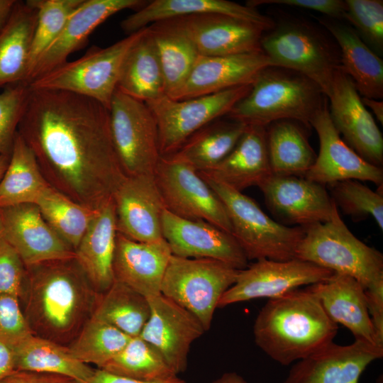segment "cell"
I'll list each match as a JSON object with an SVG mask.
<instances>
[{"mask_svg":"<svg viewBox=\"0 0 383 383\" xmlns=\"http://www.w3.org/2000/svg\"><path fill=\"white\" fill-rule=\"evenodd\" d=\"M30 94L26 82L7 85L0 92V155H11Z\"/></svg>","mask_w":383,"mask_h":383,"instance_id":"obj_44","label":"cell"},{"mask_svg":"<svg viewBox=\"0 0 383 383\" xmlns=\"http://www.w3.org/2000/svg\"><path fill=\"white\" fill-rule=\"evenodd\" d=\"M27 280L26 267L13 248L0 239V294L22 299Z\"/></svg>","mask_w":383,"mask_h":383,"instance_id":"obj_47","label":"cell"},{"mask_svg":"<svg viewBox=\"0 0 383 383\" xmlns=\"http://www.w3.org/2000/svg\"><path fill=\"white\" fill-rule=\"evenodd\" d=\"M145 28L106 48L91 47L81 57L67 61L30 82V89L73 93L95 100L109 109L123 60Z\"/></svg>","mask_w":383,"mask_h":383,"instance_id":"obj_8","label":"cell"},{"mask_svg":"<svg viewBox=\"0 0 383 383\" xmlns=\"http://www.w3.org/2000/svg\"><path fill=\"white\" fill-rule=\"evenodd\" d=\"M131 338L112 325L91 315L67 347L76 359L100 369L113 358Z\"/></svg>","mask_w":383,"mask_h":383,"instance_id":"obj_40","label":"cell"},{"mask_svg":"<svg viewBox=\"0 0 383 383\" xmlns=\"http://www.w3.org/2000/svg\"><path fill=\"white\" fill-rule=\"evenodd\" d=\"M117 89L145 103L166 95L161 65L148 27L123 60Z\"/></svg>","mask_w":383,"mask_h":383,"instance_id":"obj_32","label":"cell"},{"mask_svg":"<svg viewBox=\"0 0 383 383\" xmlns=\"http://www.w3.org/2000/svg\"><path fill=\"white\" fill-rule=\"evenodd\" d=\"M161 65L165 94L170 97L188 77L199 54L193 43L165 21L148 26Z\"/></svg>","mask_w":383,"mask_h":383,"instance_id":"obj_37","label":"cell"},{"mask_svg":"<svg viewBox=\"0 0 383 383\" xmlns=\"http://www.w3.org/2000/svg\"><path fill=\"white\" fill-rule=\"evenodd\" d=\"M264 4H276L315 11L325 16L342 21L347 9L342 0H250L246 6L256 8Z\"/></svg>","mask_w":383,"mask_h":383,"instance_id":"obj_48","label":"cell"},{"mask_svg":"<svg viewBox=\"0 0 383 383\" xmlns=\"http://www.w3.org/2000/svg\"><path fill=\"white\" fill-rule=\"evenodd\" d=\"M150 313L146 297L114 280L106 292L99 294L92 315L133 338L140 335Z\"/></svg>","mask_w":383,"mask_h":383,"instance_id":"obj_38","label":"cell"},{"mask_svg":"<svg viewBox=\"0 0 383 383\" xmlns=\"http://www.w3.org/2000/svg\"><path fill=\"white\" fill-rule=\"evenodd\" d=\"M328 185L333 201L345 214L357 219L370 216L383 230L382 191L374 192L355 179L336 182Z\"/></svg>","mask_w":383,"mask_h":383,"instance_id":"obj_43","label":"cell"},{"mask_svg":"<svg viewBox=\"0 0 383 383\" xmlns=\"http://www.w3.org/2000/svg\"><path fill=\"white\" fill-rule=\"evenodd\" d=\"M272 66L262 52L225 56L199 55L188 77L170 98L184 100L251 84L264 68Z\"/></svg>","mask_w":383,"mask_h":383,"instance_id":"obj_23","label":"cell"},{"mask_svg":"<svg viewBox=\"0 0 383 383\" xmlns=\"http://www.w3.org/2000/svg\"><path fill=\"white\" fill-rule=\"evenodd\" d=\"M251 84L188 99L165 95L146 102L157 123L161 157L174 154L198 131L226 116Z\"/></svg>","mask_w":383,"mask_h":383,"instance_id":"obj_11","label":"cell"},{"mask_svg":"<svg viewBox=\"0 0 383 383\" xmlns=\"http://www.w3.org/2000/svg\"><path fill=\"white\" fill-rule=\"evenodd\" d=\"M162 230L173 255L216 260L239 270L248 265V258L232 234L207 221L183 218L165 209Z\"/></svg>","mask_w":383,"mask_h":383,"instance_id":"obj_19","label":"cell"},{"mask_svg":"<svg viewBox=\"0 0 383 383\" xmlns=\"http://www.w3.org/2000/svg\"><path fill=\"white\" fill-rule=\"evenodd\" d=\"M382 356L383 347L364 340L347 345L332 341L296 362L283 383H358L366 367Z\"/></svg>","mask_w":383,"mask_h":383,"instance_id":"obj_20","label":"cell"},{"mask_svg":"<svg viewBox=\"0 0 383 383\" xmlns=\"http://www.w3.org/2000/svg\"><path fill=\"white\" fill-rule=\"evenodd\" d=\"M18 133L48 184L87 208L99 209L126 177L113 143L109 109L95 100L30 89Z\"/></svg>","mask_w":383,"mask_h":383,"instance_id":"obj_1","label":"cell"},{"mask_svg":"<svg viewBox=\"0 0 383 383\" xmlns=\"http://www.w3.org/2000/svg\"><path fill=\"white\" fill-rule=\"evenodd\" d=\"M311 126L318 136L319 153L303 177L323 185L355 179L382 187V168L365 160L341 138L332 123L327 97Z\"/></svg>","mask_w":383,"mask_h":383,"instance_id":"obj_17","label":"cell"},{"mask_svg":"<svg viewBox=\"0 0 383 383\" xmlns=\"http://www.w3.org/2000/svg\"><path fill=\"white\" fill-rule=\"evenodd\" d=\"M344 19L377 54L383 52V1L346 0Z\"/></svg>","mask_w":383,"mask_h":383,"instance_id":"obj_45","label":"cell"},{"mask_svg":"<svg viewBox=\"0 0 383 383\" xmlns=\"http://www.w3.org/2000/svg\"><path fill=\"white\" fill-rule=\"evenodd\" d=\"M199 13H221L256 24L266 31L273 19L255 8L227 0H153L128 16L121 23L128 35L148 26L165 20Z\"/></svg>","mask_w":383,"mask_h":383,"instance_id":"obj_28","label":"cell"},{"mask_svg":"<svg viewBox=\"0 0 383 383\" xmlns=\"http://www.w3.org/2000/svg\"><path fill=\"white\" fill-rule=\"evenodd\" d=\"M246 127L228 118L217 119L192 135L169 156L187 163L199 172H207L231 152Z\"/></svg>","mask_w":383,"mask_h":383,"instance_id":"obj_34","label":"cell"},{"mask_svg":"<svg viewBox=\"0 0 383 383\" xmlns=\"http://www.w3.org/2000/svg\"><path fill=\"white\" fill-rule=\"evenodd\" d=\"M109 111L113 143L125 176L154 174L161 155L157 123L147 104L117 89Z\"/></svg>","mask_w":383,"mask_h":383,"instance_id":"obj_10","label":"cell"},{"mask_svg":"<svg viewBox=\"0 0 383 383\" xmlns=\"http://www.w3.org/2000/svg\"><path fill=\"white\" fill-rule=\"evenodd\" d=\"M37 10L28 1H16L0 28V88L26 82Z\"/></svg>","mask_w":383,"mask_h":383,"instance_id":"obj_31","label":"cell"},{"mask_svg":"<svg viewBox=\"0 0 383 383\" xmlns=\"http://www.w3.org/2000/svg\"><path fill=\"white\" fill-rule=\"evenodd\" d=\"M148 301L150 316L139 336L162 355L177 375L187 369L192 344L206 331L195 316L162 294Z\"/></svg>","mask_w":383,"mask_h":383,"instance_id":"obj_16","label":"cell"},{"mask_svg":"<svg viewBox=\"0 0 383 383\" xmlns=\"http://www.w3.org/2000/svg\"><path fill=\"white\" fill-rule=\"evenodd\" d=\"M238 272L216 260L172 255L162 279L161 294L195 316L206 331L221 298L234 284Z\"/></svg>","mask_w":383,"mask_h":383,"instance_id":"obj_9","label":"cell"},{"mask_svg":"<svg viewBox=\"0 0 383 383\" xmlns=\"http://www.w3.org/2000/svg\"><path fill=\"white\" fill-rule=\"evenodd\" d=\"M117 233L138 242L163 239L165 207L154 174L126 177L113 196Z\"/></svg>","mask_w":383,"mask_h":383,"instance_id":"obj_21","label":"cell"},{"mask_svg":"<svg viewBox=\"0 0 383 383\" xmlns=\"http://www.w3.org/2000/svg\"><path fill=\"white\" fill-rule=\"evenodd\" d=\"M334 272L307 261L255 260L239 270L234 284L223 294L218 308L259 298L274 299L303 286L330 278Z\"/></svg>","mask_w":383,"mask_h":383,"instance_id":"obj_13","label":"cell"},{"mask_svg":"<svg viewBox=\"0 0 383 383\" xmlns=\"http://www.w3.org/2000/svg\"><path fill=\"white\" fill-rule=\"evenodd\" d=\"M147 2L142 0H84L70 17L59 36L38 58L28 84L66 62L72 53L87 44L91 33L107 18L122 10H138Z\"/></svg>","mask_w":383,"mask_h":383,"instance_id":"obj_24","label":"cell"},{"mask_svg":"<svg viewBox=\"0 0 383 383\" xmlns=\"http://www.w3.org/2000/svg\"><path fill=\"white\" fill-rule=\"evenodd\" d=\"M32 334L19 298L0 294V340L14 348Z\"/></svg>","mask_w":383,"mask_h":383,"instance_id":"obj_46","label":"cell"},{"mask_svg":"<svg viewBox=\"0 0 383 383\" xmlns=\"http://www.w3.org/2000/svg\"><path fill=\"white\" fill-rule=\"evenodd\" d=\"M16 370L13 348L0 340V382Z\"/></svg>","mask_w":383,"mask_h":383,"instance_id":"obj_51","label":"cell"},{"mask_svg":"<svg viewBox=\"0 0 383 383\" xmlns=\"http://www.w3.org/2000/svg\"><path fill=\"white\" fill-rule=\"evenodd\" d=\"M84 0H28L37 10L28 65L29 76L40 55L51 45Z\"/></svg>","mask_w":383,"mask_h":383,"instance_id":"obj_42","label":"cell"},{"mask_svg":"<svg viewBox=\"0 0 383 383\" xmlns=\"http://www.w3.org/2000/svg\"><path fill=\"white\" fill-rule=\"evenodd\" d=\"M305 127L289 119L266 127V140L272 174L304 176L314 163L316 155L307 138Z\"/></svg>","mask_w":383,"mask_h":383,"instance_id":"obj_33","label":"cell"},{"mask_svg":"<svg viewBox=\"0 0 383 383\" xmlns=\"http://www.w3.org/2000/svg\"><path fill=\"white\" fill-rule=\"evenodd\" d=\"M117 235L113 199L98 209L74 250L75 259L99 294L113 283V263Z\"/></svg>","mask_w":383,"mask_h":383,"instance_id":"obj_29","label":"cell"},{"mask_svg":"<svg viewBox=\"0 0 383 383\" xmlns=\"http://www.w3.org/2000/svg\"><path fill=\"white\" fill-rule=\"evenodd\" d=\"M50 186L33 152L17 133L8 167L0 182V208L35 204Z\"/></svg>","mask_w":383,"mask_h":383,"instance_id":"obj_36","label":"cell"},{"mask_svg":"<svg viewBox=\"0 0 383 383\" xmlns=\"http://www.w3.org/2000/svg\"><path fill=\"white\" fill-rule=\"evenodd\" d=\"M154 177L167 211L183 218L207 221L231 234L224 205L192 167L170 156L161 157Z\"/></svg>","mask_w":383,"mask_h":383,"instance_id":"obj_12","label":"cell"},{"mask_svg":"<svg viewBox=\"0 0 383 383\" xmlns=\"http://www.w3.org/2000/svg\"><path fill=\"white\" fill-rule=\"evenodd\" d=\"M2 238L26 267L75 257L73 249L45 221L35 204L0 208Z\"/></svg>","mask_w":383,"mask_h":383,"instance_id":"obj_18","label":"cell"},{"mask_svg":"<svg viewBox=\"0 0 383 383\" xmlns=\"http://www.w3.org/2000/svg\"><path fill=\"white\" fill-rule=\"evenodd\" d=\"M361 100L365 107H369L377 119L383 123V101L382 100L370 99L366 97H361Z\"/></svg>","mask_w":383,"mask_h":383,"instance_id":"obj_52","label":"cell"},{"mask_svg":"<svg viewBox=\"0 0 383 383\" xmlns=\"http://www.w3.org/2000/svg\"><path fill=\"white\" fill-rule=\"evenodd\" d=\"M338 329L316 296L305 287L268 299L255 320L253 336L268 357L289 365L332 342Z\"/></svg>","mask_w":383,"mask_h":383,"instance_id":"obj_3","label":"cell"},{"mask_svg":"<svg viewBox=\"0 0 383 383\" xmlns=\"http://www.w3.org/2000/svg\"><path fill=\"white\" fill-rule=\"evenodd\" d=\"M326 99L319 86L305 75L268 66L258 73L248 93L226 116L246 126L267 127L289 119L309 128Z\"/></svg>","mask_w":383,"mask_h":383,"instance_id":"obj_4","label":"cell"},{"mask_svg":"<svg viewBox=\"0 0 383 383\" xmlns=\"http://www.w3.org/2000/svg\"><path fill=\"white\" fill-rule=\"evenodd\" d=\"M319 23L331 35L340 53V68L362 97H383V60L360 37L352 26L323 16Z\"/></svg>","mask_w":383,"mask_h":383,"instance_id":"obj_27","label":"cell"},{"mask_svg":"<svg viewBox=\"0 0 383 383\" xmlns=\"http://www.w3.org/2000/svg\"><path fill=\"white\" fill-rule=\"evenodd\" d=\"M327 98L332 123L346 144L369 163L382 167V133L353 81L340 67L335 72Z\"/></svg>","mask_w":383,"mask_h":383,"instance_id":"obj_14","label":"cell"},{"mask_svg":"<svg viewBox=\"0 0 383 383\" xmlns=\"http://www.w3.org/2000/svg\"><path fill=\"white\" fill-rule=\"evenodd\" d=\"M13 349L16 370L59 374L82 382L95 370L76 359L67 345L33 334Z\"/></svg>","mask_w":383,"mask_h":383,"instance_id":"obj_35","label":"cell"},{"mask_svg":"<svg viewBox=\"0 0 383 383\" xmlns=\"http://www.w3.org/2000/svg\"><path fill=\"white\" fill-rule=\"evenodd\" d=\"M0 383H80L62 375L16 370Z\"/></svg>","mask_w":383,"mask_h":383,"instance_id":"obj_49","label":"cell"},{"mask_svg":"<svg viewBox=\"0 0 383 383\" xmlns=\"http://www.w3.org/2000/svg\"><path fill=\"white\" fill-rule=\"evenodd\" d=\"M239 192L259 187L272 174L266 127L247 126L231 152L211 170L199 172Z\"/></svg>","mask_w":383,"mask_h":383,"instance_id":"obj_30","label":"cell"},{"mask_svg":"<svg viewBox=\"0 0 383 383\" xmlns=\"http://www.w3.org/2000/svg\"><path fill=\"white\" fill-rule=\"evenodd\" d=\"M258 187L272 212L301 226L328 222L338 209L324 185L304 177L271 174Z\"/></svg>","mask_w":383,"mask_h":383,"instance_id":"obj_22","label":"cell"},{"mask_svg":"<svg viewBox=\"0 0 383 383\" xmlns=\"http://www.w3.org/2000/svg\"><path fill=\"white\" fill-rule=\"evenodd\" d=\"M2 238V223L0 216V239Z\"/></svg>","mask_w":383,"mask_h":383,"instance_id":"obj_56","label":"cell"},{"mask_svg":"<svg viewBox=\"0 0 383 383\" xmlns=\"http://www.w3.org/2000/svg\"><path fill=\"white\" fill-rule=\"evenodd\" d=\"M26 267L21 300L33 334L67 346L91 316L99 294L75 257Z\"/></svg>","mask_w":383,"mask_h":383,"instance_id":"obj_2","label":"cell"},{"mask_svg":"<svg viewBox=\"0 0 383 383\" xmlns=\"http://www.w3.org/2000/svg\"><path fill=\"white\" fill-rule=\"evenodd\" d=\"M304 228L295 258L350 276L367 291L383 290V255L358 239L338 209L331 221Z\"/></svg>","mask_w":383,"mask_h":383,"instance_id":"obj_6","label":"cell"},{"mask_svg":"<svg viewBox=\"0 0 383 383\" xmlns=\"http://www.w3.org/2000/svg\"><path fill=\"white\" fill-rule=\"evenodd\" d=\"M16 1V0H0V28L9 18Z\"/></svg>","mask_w":383,"mask_h":383,"instance_id":"obj_54","label":"cell"},{"mask_svg":"<svg viewBox=\"0 0 383 383\" xmlns=\"http://www.w3.org/2000/svg\"><path fill=\"white\" fill-rule=\"evenodd\" d=\"M100 369L118 376L143 381L163 380L177 376L162 355L139 335L131 338Z\"/></svg>","mask_w":383,"mask_h":383,"instance_id":"obj_41","label":"cell"},{"mask_svg":"<svg viewBox=\"0 0 383 383\" xmlns=\"http://www.w3.org/2000/svg\"><path fill=\"white\" fill-rule=\"evenodd\" d=\"M9 159L10 156L0 155V182L8 167Z\"/></svg>","mask_w":383,"mask_h":383,"instance_id":"obj_55","label":"cell"},{"mask_svg":"<svg viewBox=\"0 0 383 383\" xmlns=\"http://www.w3.org/2000/svg\"><path fill=\"white\" fill-rule=\"evenodd\" d=\"M162 21L185 35L200 55L225 56L262 51L261 40L266 30L240 18L221 13H199Z\"/></svg>","mask_w":383,"mask_h":383,"instance_id":"obj_15","label":"cell"},{"mask_svg":"<svg viewBox=\"0 0 383 383\" xmlns=\"http://www.w3.org/2000/svg\"><path fill=\"white\" fill-rule=\"evenodd\" d=\"M163 238L144 243L117 233L113 257L114 280L120 282L148 299L161 294L162 279L172 256Z\"/></svg>","mask_w":383,"mask_h":383,"instance_id":"obj_25","label":"cell"},{"mask_svg":"<svg viewBox=\"0 0 383 383\" xmlns=\"http://www.w3.org/2000/svg\"><path fill=\"white\" fill-rule=\"evenodd\" d=\"M211 383H248L239 374L234 372H225Z\"/></svg>","mask_w":383,"mask_h":383,"instance_id":"obj_53","label":"cell"},{"mask_svg":"<svg viewBox=\"0 0 383 383\" xmlns=\"http://www.w3.org/2000/svg\"><path fill=\"white\" fill-rule=\"evenodd\" d=\"M216 194L227 211L232 235L248 260L286 261L295 258L304 226L289 227L269 217L242 192L199 173Z\"/></svg>","mask_w":383,"mask_h":383,"instance_id":"obj_7","label":"cell"},{"mask_svg":"<svg viewBox=\"0 0 383 383\" xmlns=\"http://www.w3.org/2000/svg\"><path fill=\"white\" fill-rule=\"evenodd\" d=\"M35 204L48 224L74 251L97 211L74 201L51 186Z\"/></svg>","mask_w":383,"mask_h":383,"instance_id":"obj_39","label":"cell"},{"mask_svg":"<svg viewBox=\"0 0 383 383\" xmlns=\"http://www.w3.org/2000/svg\"><path fill=\"white\" fill-rule=\"evenodd\" d=\"M272 28L265 31L261 49L272 66L299 72L317 84L328 97L335 72L340 67L339 48L321 24L282 13L271 17Z\"/></svg>","mask_w":383,"mask_h":383,"instance_id":"obj_5","label":"cell"},{"mask_svg":"<svg viewBox=\"0 0 383 383\" xmlns=\"http://www.w3.org/2000/svg\"><path fill=\"white\" fill-rule=\"evenodd\" d=\"M306 288L316 296L333 322L346 327L355 340L379 346L369 313L365 289L356 279L334 273L330 278Z\"/></svg>","mask_w":383,"mask_h":383,"instance_id":"obj_26","label":"cell"},{"mask_svg":"<svg viewBox=\"0 0 383 383\" xmlns=\"http://www.w3.org/2000/svg\"><path fill=\"white\" fill-rule=\"evenodd\" d=\"M80 383H187L177 376L157 381L138 380L109 373L101 369H95L92 374Z\"/></svg>","mask_w":383,"mask_h":383,"instance_id":"obj_50","label":"cell"}]
</instances>
